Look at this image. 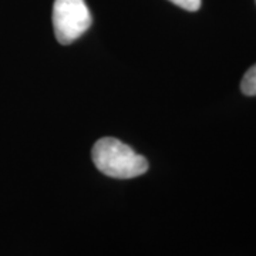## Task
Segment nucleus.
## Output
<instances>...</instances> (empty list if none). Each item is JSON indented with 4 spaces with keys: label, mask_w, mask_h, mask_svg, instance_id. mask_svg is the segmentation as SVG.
Wrapping results in <instances>:
<instances>
[{
    "label": "nucleus",
    "mask_w": 256,
    "mask_h": 256,
    "mask_svg": "<svg viewBox=\"0 0 256 256\" xmlns=\"http://www.w3.org/2000/svg\"><path fill=\"white\" fill-rule=\"evenodd\" d=\"M92 162L104 175L118 180L146 174L148 161L118 140L104 137L92 146Z\"/></svg>",
    "instance_id": "f257e3e1"
},
{
    "label": "nucleus",
    "mask_w": 256,
    "mask_h": 256,
    "mask_svg": "<svg viewBox=\"0 0 256 256\" xmlns=\"http://www.w3.org/2000/svg\"><path fill=\"white\" fill-rule=\"evenodd\" d=\"M92 13L84 0H56L53 6V28L62 44H70L82 36L90 26Z\"/></svg>",
    "instance_id": "f03ea898"
},
{
    "label": "nucleus",
    "mask_w": 256,
    "mask_h": 256,
    "mask_svg": "<svg viewBox=\"0 0 256 256\" xmlns=\"http://www.w3.org/2000/svg\"><path fill=\"white\" fill-rule=\"evenodd\" d=\"M240 90L245 96H256V64L252 66L244 76Z\"/></svg>",
    "instance_id": "7ed1b4c3"
},
{
    "label": "nucleus",
    "mask_w": 256,
    "mask_h": 256,
    "mask_svg": "<svg viewBox=\"0 0 256 256\" xmlns=\"http://www.w3.org/2000/svg\"><path fill=\"white\" fill-rule=\"evenodd\" d=\"M170 2L188 12H196L201 8V0H170Z\"/></svg>",
    "instance_id": "20e7f679"
}]
</instances>
